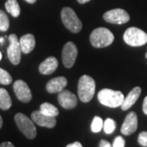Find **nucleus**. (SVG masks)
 Masks as SVG:
<instances>
[{"label":"nucleus","mask_w":147,"mask_h":147,"mask_svg":"<svg viewBox=\"0 0 147 147\" xmlns=\"http://www.w3.org/2000/svg\"><path fill=\"white\" fill-rule=\"evenodd\" d=\"M96 91L95 80L91 76L84 74L79 80L78 84V95L79 100L87 103L92 99Z\"/></svg>","instance_id":"obj_1"},{"label":"nucleus","mask_w":147,"mask_h":147,"mask_svg":"<svg viewBox=\"0 0 147 147\" xmlns=\"http://www.w3.org/2000/svg\"><path fill=\"white\" fill-rule=\"evenodd\" d=\"M115 36L112 32L104 27L95 29L90 34V42L96 48H102L110 46L114 42Z\"/></svg>","instance_id":"obj_2"},{"label":"nucleus","mask_w":147,"mask_h":147,"mask_svg":"<svg viewBox=\"0 0 147 147\" xmlns=\"http://www.w3.org/2000/svg\"><path fill=\"white\" fill-rule=\"evenodd\" d=\"M97 98L100 104L103 105L110 108H116L121 106L124 99V96L120 91L104 88L98 92Z\"/></svg>","instance_id":"obj_3"},{"label":"nucleus","mask_w":147,"mask_h":147,"mask_svg":"<svg viewBox=\"0 0 147 147\" xmlns=\"http://www.w3.org/2000/svg\"><path fill=\"white\" fill-rule=\"evenodd\" d=\"M61 15L62 23L69 31L74 34H77L81 31L83 27L82 22L72 8L68 7H64L61 10Z\"/></svg>","instance_id":"obj_4"},{"label":"nucleus","mask_w":147,"mask_h":147,"mask_svg":"<svg viewBox=\"0 0 147 147\" xmlns=\"http://www.w3.org/2000/svg\"><path fill=\"white\" fill-rule=\"evenodd\" d=\"M123 40L131 47H141L147 42V34L137 27H130L123 34Z\"/></svg>","instance_id":"obj_5"},{"label":"nucleus","mask_w":147,"mask_h":147,"mask_svg":"<svg viewBox=\"0 0 147 147\" xmlns=\"http://www.w3.org/2000/svg\"><path fill=\"white\" fill-rule=\"evenodd\" d=\"M15 122L19 130L28 138L34 139L37 135L36 127L31 119L22 113H17L15 115Z\"/></svg>","instance_id":"obj_6"},{"label":"nucleus","mask_w":147,"mask_h":147,"mask_svg":"<svg viewBox=\"0 0 147 147\" xmlns=\"http://www.w3.org/2000/svg\"><path fill=\"white\" fill-rule=\"evenodd\" d=\"M9 40V47H7V57L11 61V63L13 65H19L21 62V48L20 45L19 39L15 34H11L8 37Z\"/></svg>","instance_id":"obj_7"},{"label":"nucleus","mask_w":147,"mask_h":147,"mask_svg":"<svg viewBox=\"0 0 147 147\" xmlns=\"http://www.w3.org/2000/svg\"><path fill=\"white\" fill-rule=\"evenodd\" d=\"M103 18L105 21L111 24L122 25L125 24L130 20V16L126 11L121 8H115L108 11L103 15Z\"/></svg>","instance_id":"obj_8"},{"label":"nucleus","mask_w":147,"mask_h":147,"mask_svg":"<svg viewBox=\"0 0 147 147\" xmlns=\"http://www.w3.org/2000/svg\"><path fill=\"white\" fill-rule=\"evenodd\" d=\"M78 57V48L73 42H68L62 50V63L66 68H71Z\"/></svg>","instance_id":"obj_9"},{"label":"nucleus","mask_w":147,"mask_h":147,"mask_svg":"<svg viewBox=\"0 0 147 147\" xmlns=\"http://www.w3.org/2000/svg\"><path fill=\"white\" fill-rule=\"evenodd\" d=\"M13 89L17 99L21 100V102L28 103L32 100L31 91L25 81L21 79L16 80L13 84Z\"/></svg>","instance_id":"obj_10"},{"label":"nucleus","mask_w":147,"mask_h":147,"mask_svg":"<svg viewBox=\"0 0 147 147\" xmlns=\"http://www.w3.org/2000/svg\"><path fill=\"white\" fill-rule=\"evenodd\" d=\"M57 99L59 104L66 110L74 109L78 104L76 96L69 90L64 89L60 92L58 94Z\"/></svg>","instance_id":"obj_11"},{"label":"nucleus","mask_w":147,"mask_h":147,"mask_svg":"<svg viewBox=\"0 0 147 147\" xmlns=\"http://www.w3.org/2000/svg\"><path fill=\"white\" fill-rule=\"evenodd\" d=\"M31 119L38 126L44 127L47 128H53L57 124V120L55 117L46 115L40 110L34 111L31 114Z\"/></svg>","instance_id":"obj_12"},{"label":"nucleus","mask_w":147,"mask_h":147,"mask_svg":"<svg viewBox=\"0 0 147 147\" xmlns=\"http://www.w3.org/2000/svg\"><path fill=\"white\" fill-rule=\"evenodd\" d=\"M138 120L137 114L133 111L130 112L126 116L121 127V132L125 136H130L137 131Z\"/></svg>","instance_id":"obj_13"},{"label":"nucleus","mask_w":147,"mask_h":147,"mask_svg":"<svg viewBox=\"0 0 147 147\" xmlns=\"http://www.w3.org/2000/svg\"><path fill=\"white\" fill-rule=\"evenodd\" d=\"M67 85V79L65 77H57L47 82L46 89L49 93H57L65 89Z\"/></svg>","instance_id":"obj_14"},{"label":"nucleus","mask_w":147,"mask_h":147,"mask_svg":"<svg viewBox=\"0 0 147 147\" xmlns=\"http://www.w3.org/2000/svg\"><path fill=\"white\" fill-rule=\"evenodd\" d=\"M141 93H142V88L140 87H135L127 94L126 97H124L123 101L120 106L121 109L123 110H127L128 109H130L136 103Z\"/></svg>","instance_id":"obj_15"},{"label":"nucleus","mask_w":147,"mask_h":147,"mask_svg":"<svg viewBox=\"0 0 147 147\" xmlns=\"http://www.w3.org/2000/svg\"><path fill=\"white\" fill-rule=\"evenodd\" d=\"M57 67V59L54 57H49L39 65L38 70L42 74H51L53 72H55Z\"/></svg>","instance_id":"obj_16"},{"label":"nucleus","mask_w":147,"mask_h":147,"mask_svg":"<svg viewBox=\"0 0 147 147\" xmlns=\"http://www.w3.org/2000/svg\"><path fill=\"white\" fill-rule=\"evenodd\" d=\"M21 52L25 54L31 53L35 47V38L32 34H26L21 37L19 40Z\"/></svg>","instance_id":"obj_17"},{"label":"nucleus","mask_w":147,"mask_h":147,"mask_svg":"<svg viewBox=\"0 0 147 147\" xmlns=\"http://www.w3.org/2000/svg\"><path fill=\"white\" fill-rule=\"evenodd\" d=\"M11 104V99L8 92L4 88H0V109L3 110H9Z\"/></svg>","instance_id":"obj_18"},{"label":"nucleus","mask_w":147,"mask_h":147,"mask_svg":"<svg viewBox=\"0 0 147 147\" xmlns=\"http://www.w3.org/2000/svg\"><path fill=\"white\" fill-rule=\"evenodd\" d=\"M6 10L13 17H18L21 14V7L16 0H7L5 3Z\"/></svg>","instance_id":"obj_19"},{"label":"nucleus","mask_w":147,"mask_h":147,"mask_svg":"<svg viewBox=\"0 0 147 147\" xmlns=\"http://www.w3.org/2000/svg\"><path fill=\"white\" fill-rule=\"evenodd\" d=\"M39 110L43 113L44 115L47 116H51V117H57L59 115V110L55 106V105H52L51 103L48 102H44L42 105H40V109Z\"/></svg>","instance_id":"obj_20"},{"label":"nucleus","mask_w":147,"mask_h":147,"mask_svg":"<svg viewBox=\"0 0 147 147\" xmlns=\"http://www.w3.org/2000/svg\"><path fill=\"white\" fill-rule=\"evenodd\" d=\"M9 19L3 11L0 10V31L5 32L9 28Z\"/></svg>","instance_id":"obj_21"},{"label":"nucleus","mask_w":147,"mask_h":147,"mask_svg":"<svg viewBox=\"0 0 147 147\" xmlns=\"http://www.w3.org/2000/svg\"><path fill=\"white\" fill-rule=\"evenodd\" d=\"M103 124L104 123H103L102 119L99 116H95L93 120H92V125H91V130L94 133L100 132V130L103 127Z\"/></svg>","instance_id":"obj_22"},{"label":"nucleus","mask_w":147,"mask_h":147,"mask_svg":"<svg viewBox=\"0 0 147 147\" xmlns=\"http://www.w3.org/2000/svg\"><path fill=\"white\" fill-rule=\"evenodd\" d=\"M12 82V78L11 74L5 69L0 68V84L8 85Z\"/></svg>","instance_id":"obj_23"},{"label":"nucleus","mask_w":147,"mask_h":147,"mask_svg":"<svg viewBox=\"0 0 147 147\" xmlns=\"http://www.w3.org/2000/svg\"><path fill=\"white\" fill-rule=\"evenodd\" d=\"M103 127H104V131L106 134H111L115 130L116 123L115 120H113L112 119H107L105 121Z\"/></svg>","instance_id":"obj_24"},{"label":"nucleus","mask_w":147,"mask_h":147,"mask_svg":"<svg viewBox=\"0 0 147 147\" xmlns=\"http://www.w3.org/2000/svg\"><path fill=\"white\" fill-rule=\"evenodd\" d=\"M137 141L142 146L147 147V131H142L138 136Z\"/></svg>","instance_id":"obj_25"},{"label":"nucleus","mask_w":147,"mask_h":147,"mask_svg":"<svg viewBox=\"0 0 147 147\" xmlns=\"http://www.w3.org/2000/svg\"><path fill=\"white\" fill-rule=\"evenodd\" d=\"M125 146V140L121 137L118 136L115 139L114 143H113V147H124Z\"/></svg>","instance_id":"obj_26"},{"label":"nucleus","mask_w":147,"mask_h":147,"mask_svg":"<svg viewBox=\"0 0 147 147\" xmlns=\"http://www.w3.org/2000/svg\"><path fill=\"white\" fill-rule=\"evenodd\" d=\"M142 110L145 115H147V96L145 97L144 101H143V105H142Z\"/></svg>","instance_id":"obj_27"},{"label":"nucleus","mask_w":147,"mask_h":147,"mask_svg":"<svg viewBox=\"0 0 147 147\" xmlns=\"http://www.w3.org/2000/svg\"><path fill=\"white\" fill-rule=\"evenodd\" d=\"M99 147H111L110 142H108L105 140H101L99 144Z\"/></svg>","instance_id":"obj_28"},{"label":"nucleus","mask_w":147,"mask_h":147,"mask_svg":"<svg viewBox=\"0 0 147 147\" xmlns=\"http://www.w3.org/2000/svg\"><path fill=\"white\" fill-rule=\"evenodd\" d=\"M0 147H15V146H14V145H13L11 142H5L0 144Z\"/></svg>","instance_id":"obj_29"},{"label":"nucleus","mask_w":147,"mask_h":147,"mask_svg":"<svg viewBox=\"0 0 147 147\" xmlns=\"http://www.w3.org/2000/svg\"><path fill=\"white\" fill-rule=\"evenodd\" d=\"M66 147H83L82 144L79 142H75L74 143H71V144H69L66 146Z\"/></svg>","instance_id":"obj_30"},{"label":"nucleus","mask_w":147,"mask_h":147,"mask_svg":"<svg viewBox=\"0 0 147 147\" xmlns=\"http://www.w3.org/2000/svg\"><path fill=\"white\" fill-rule=\"evenodd\" d=\"M78 2H79V3H81V4H84V3H88V2H89L91 0H77Z\"/></svg>","instance_id":"obj_31"},{"label":"nucleus","mask_w":147,"mask_h":147,"mask_svg":"<svg viewBox=\"0 0 147 147\" xmlns=\"http://www.w3.org/2000/svg\"><path fill=\"white\" fill-rule=\"evenodd\" d=\"M27 3H31V4H33V3H34L35 2H36V0H26Z\"/></svg>","instance_id":"obj_32"},{"label":"nucleus","mask_w":147,"mask_h":147,"mask_svg":"<svg viewBox=\"0 0 147 147\" xmlns=\"http://www.w3.org/2000/svg\"><path fill=\"white\" fill-rule=\"evenodd\" d=\"M2 126H3V119H2V117L0 115V128L2 127Z\"/></svg>","instance_id":"obj_33"},{"label":"nucleus","mask_w":147,"mask_h":147,"mask_svg":"<svg viewBox=\"0 0 147 147\" xmlns=\"http://www.w3.org/2000/svg\"><path fill=\"white\" fill-rule=\"evenodd\" d=\"M3 40H4V38H0V43H1V44H3Z\"/></svg>","instance_id":"obj_34"},{"label":"nucleus","mask_w":147,"mask_h":147,"mask_svg":"<svg viewBox=\"0 0 147 147\" xmlns=\"http://www.w3.org/2000/svg\"><path fill=\"white\" fill-rule=\"evenodd\" d=\"M1 59H2V53L0 52V61H1Z\"/></svg>","instance_id":"obj_35"},{"label":"nucleus","mask_w":147,"mask_h":147,"mask_svg":"<svg viewBox=\"0 0 147 147\" xmlns=\"http://www.w3.org/2000/svg\"><path fill=\"white\" fill-rule=\"evenodd\" d=\"M146 57L147 58V53H146Z\"/></svg>","instance_id":"obj_36"}]
</instances>
